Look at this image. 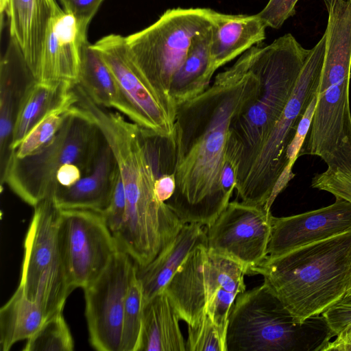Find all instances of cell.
I'll list each match as a JSON object with an SVG mask.
<instances>
[{
  "label": "cell",
  "mask_w": 351,
  "mask_h": 351,
  "mask_svg": "<svg viewBox=\"0 0 351 351\" xmlns=\"http://www.w3.org/2000/svg\"><path fill=\"white\" fill-rule=\"evenodd\" d=\"M351 301V275L349 280V283L348 286V289L346 290V294L341 302H350Z\"/></svg>",
  "instance_id": "41"
},
{
  "label": "cell",
  "mask_w": 351,
  "mask_h": 351,
  "mask_svg": "<svg viewBox=\"0 0 351 351\" xmlns=\"http://www.w3.org/2000/svg\"><path fill=\"white\" fill-rule=\"evenodd\" d=\"M77 84L95 104L119 111L121 96L116 81L99 52L88 40L81 47Z\"/></svg>",
  "instance_id": "27"
},
{
  "label": "cell",
  "mask_w": 351,
  "mask_h": 351,
  "mask_svg": "<svg viewBox=\"0 0 351 351\" xmlns=\"http://www.w3.org/2000/svg\"><path fill=\"white\" fill-rule=\"evenodd\" d=\"M134 265L119 250L102 274L83 289L89 341L97 350L120 351L124 302Z\"/></svg>",
  "instance_id": "15"
},
{
  "label": "cell",
  "mask_w": 351,
  "mask_h": 351,
  "mask_svg": "<svg viewBox=\"0 0 351 351\" xmlns=\"http://www.w3.org/2000/svg\"><path fill=\"white\" fill-rule=\"evenodd\" d=\"M45 319L40 306L29 300L19 285L0 309L1 350L8 351L16 342L29 339Z\"/></svg>",
  "instance_id": "26"
},
{
  "label": "cell",
  "mask_w": 351,
  "mask_h": 351,
  "mask_svg": "<svg viewBox=\"0 0 351 351\" xmlns=\"http://www.w3.org/2000/svg\"><path fill=\"white\" fill-rule=\"evenodd\" d=\"M272 216L264 206L230 202L206 226L208 250L238 263L250 275L267 256Z\"/></svg>",
  "instance_id": "13"
},
{
  "label": "cell",
  "mask_w": 351,
  "mask_h": 351,
  "mask_svg": "<svg viewBox=\"0 0 351 351\" xmlns=\"http://www.w3.org/2000/svg\"><path fill=\"white\" fill-rule=\"evenodd\" d=\"M57 5L56 0H8L10 38L19 47L34 77Z\"/></svg>",
  "instance_id": "19"
},
{
  "label": "cell",
  "mask_w": 351,
  "mask_h": 351,
  "mask_svg": "<svg viewBox=\"0 0 351 351\" xmlns=\"http://www.w3.org/2000/svg\"><path fill=\"white\" fill-rule=\"evenodd\" d=\"M204 245L207 247L204 226L186 223L150 263L143 267L136 265L144 304L164 289L193 251Z\"/></svg>",
  "instance_id": "21"
},
{
  "label": "cell",
  "mask_w": 351,
  "mask_h": 351,
  "mask_svg": "<svg viewBox=\"0 0 351 351\" xmlns=\"http://www.w3.org/2000/svg\"><path fill=\"white\" fill-rule=\"evenodd\" d=\"M263 282L298 322L340 302L351 275V231L267 256L250 275Z\"/></svg>",
  "instance_id": "3"
},
{
  "label": "cell",
  "mask_w": 351,
  "mask_h": 351,
  "mask_svg": "<svg viewBox=\"0 0 351 351\" xmlns=\"http://www.w3.org/2000/svg\"><path fill=\"white\" fill-rule=\"evenodd\" d=\"M34 81L19 47L10 38L0 69V171L12 152V132L21 104Z\"/></svg>",
  "instance_id": "18"
},
{
  "label": "cell",
  "mask_w": 351,
  "mask_h": 351,
  "mask_svg": "<svg viewBox=\"0 0 351 351\" xmlns=\"http://www.w3.org/2000/svg\"><path fill=\"white\" fill-rule=\"evenodd\" d=\"M186 351H226L225 342L208 315L197 324L188 326Z\"/></svg>",
  "instance_id": "32"
},
{
  "label": "cell",
  "mask_w": 351,
  "mask_h": 351,
  "mask_svg": "<svg viewBox=\"0 0 351 351\" xmlns=\"http://www.w3.org/2000/svg\"><path fill=\"white\" fill-rule=\"evenodd\" d=\"M259 84L249 49L204 92L177 106L176 187L166 203L183 223L207 226L229 204L220 179L230 127L256 97Z\"/></svg>",
  "instance_id": "1"
},
{
  "label": "cell",
  "mask_w": 351,
  "mask_h": 351,
  "mask_svg": "<svg viewBox=\"0 0 351 351\" xmlns=\"http://www.w3.org/2000/svg\"><path fill=\"white\" fill-rule=\"evenodd\" d=\"M125 210V192L118 169L110 204L106 210L102 213L104 218L113 235L119 230L123 223Z\"/></svg>",
  "instance_id": "34"
},
{
  "label": "cell",
  "mask_w": 351,
  "mask_h": 351,
  "mask_svg": "<svg viewBox=\"0 0 351 351\" xmlns=\"http://www.w3.org/2000/svg\"><path fill=\"white\" fill-rule=\"evenodd\" d=\"M328 13L324 58L310 130L300 156L351 173V1L322 0Z\"/></svg>",
  "instance_id": "4"
},
{
  "label": "cell",
  "mask_w": 351,
  "mask_h": 351,
  "mask_svg": "<svg viewBox=\"0 0 351 351\" xmlns=\"http://www.w3.org/2000/svg\"><path fill=\"white\" fill-rule=\"evenodd\" d=\"M211 26L194 38L184 60L173 77L169 94L176 109L178 105L204 92L211 83L215 72L210 54Z\"/></svg>",
  "instance_id": "24"
},
{
  "label": "cell",
  "mask_w": 351,
  "mask_h": 351,
  "mask_svg": "<svg viewBox=\"0 0 351 351\" xmlns=\"http://www.w3.org/2000/svg\"><path fill=\"white\" fill-rule=\"evenodd\" d=\"M298 0H269L257 15L267 27L280 28L287 19L295 14Z\"/></svg>",
  "instance_id": "35"
},
{
  "label": "cell",
  "mask_w": 351,
  "mask_h": 351,
  "mask_svg": "<svg viewBox=\"0 0 351 351\" xmlns=\"http://www.w3.org/2000/svg\"><path fill=\"white\" fill-rule=\"evenodd\" d=\"M24 242L19 286L36 302L46 318L63 311L71 291L69 288L58 241L61 209L52 197L34 206Z\"/></svg>",
  "instance_id": "11"
},
{
  "label": "cell",
  "mask_w": 351,
  "mask_h": 351,
  "mask_svg": "<svg viewBox=\"0 0 351 351\" xmlns=\"http://www.w3.org/2000/svg\"><path fill=\"white\" fill-rule=\"evenodd\" d=\"M317 94L308 106L305 112L301 118L296 132L289 143L287 152L286 159L287 164L276 182L272 191L269 206L271 207L278 195L287 186L289 182L293 178V167L300 157V151L304 145L306 138L310 130L311 121L315 110Z\"/></svg>",
  "instance_id": "31"
},
{
  "label": "cell",
  "mask_w": 351,
  "mask_h": 351,
  "mask_svg": "<svg viewBox=\"0 0 351 351\" xmlns=\"http://www.w3.org/2000/svg\"><path fill=\"white\" fill-rule=\"evenodd\" d=\"M333 337L322 315L297 322L263 282L237 295L226 351H319Z\"/></svg>",
  "instance_id": "6"
},
{
  "label": "cell",
  "mask_w": 351,
  "mask_h": 351,
  "mask_svg": "<svg viewBox=\"0 0 351 351\" xmlns=\"http://www.w3.org/2000/svg\"><path fill=\"white\" fill-rule=\"evenodd\" d=\"M105 141L99 126L75 104L57 134L41 150L23 158L10 156L0 171L1 184L5 183L34 207L52 196L57 187L56 174L62 167L75 164L89 174Z\"/></svg>",
  "instance_id": "7"
},
{
  "label": "cell",
  "mask_w": 351,
  "mask_h": 351,
  "mask_svg": "<svg viewBox=\"0 0 351 351\" xmlns=\"http://www.w3.org/2000/svg\"><path fill=\"white\" fill-rule=\"evenodd\" d=\"M91 45L99 52L116 81L121 96L119 111L142 128L171 136L174 121L130 57L125 37L112 34Z\"/></svg>",
  "instance_id": "14"
},
{
  "label": "cell",
  "mask_w": 351,
  "mask_h": 351,
  "mask_svg": "<svg viewBox=\"0 0 351 351\" xmlns=\"http://www.w3.org/2000/svg\"><path fill=\"white\" fill-rule=\"evenodd\" d=\"M86 176L84 171L77 165L67 164L57 172L56 177L57 187L71 186Z\"/></svg>",
  "instance_id": "38"
},
{
  "label": "cell",
  "mask_w": 351,
  "mask_h": 351,
  "mask_svg": "<svg viewBox=\"0 0 351 351\" xmlns=\"http://www.w3.org/2000/svg\"><path fill=\"white\" fill-rule=\"evenodd\" d=\"M322 315L335 337L351 323V301L340 302L325 311Z\"/></svg>",
  "instance_id": "37"
},
{
  "label": "cell",
  "mask_w": 351,
  "mask_h": 351,
  "mask_svg": "<svg viewBox=\"0 0 351 351\" xmlns=\"http://www.w3.org/2000/svg\"><path fill=\"white\" fill-rule=\"evenodd\" d=\"M77 100L78 97L73 87L66 99L49 112L32 128L19 145L12 151L10 155L23 158L41 150L57 134L71 108Z\"/></svg>",
  "instance_id": "28"
},
{
  "label": "cell",
  "mask_w": 351,
  "mask_h": 351,
  "mask_svg": "<svg viewBox=\"0 0 351 351\" xmlns=\"http://www.w3.org/2000/svg\"><path fill=\"white\" fill-rule=\"evenodd\" d=\"M106 141L115 157L126 196L123 223L114 237L120 250L137 267L150 263L184 223L155 194L156 179L165 174L161 162L145 145L139 128L122 124L110 129Z\"/></svg>",
  "instance_id": "2"
},
{
  "label": "cell",
  "mask_w": 351,
  "mask_h": 351,
  "mask_svg": "<svg viewBox=\"0 0 351 351\" xmlns=\"http://www.w3.org/2000/svg\"><path fill=\"white\" fill-rule=\"evenodd\" d=\"M311 186L351 202V173L326 169L313 176Z\"/></svg>",
  "instance_id": "33"
},
{
  "label": "cell",
  "mask_w": 351,
  "mask_h": 351,
  "mask_svg": "<svg viewBox=\"0 0 351 351\" xmlns=\"http://www.w3.org/2000/svg\"><path fill=\"white\" fill-rule=\"evenodd\" d=\"M326 47V35L311 49L295 88L280 117L261 145L243 177L236 184L237 198L271 210L269 199L287 162L286 152L299 122L317 94Z\"/></svg>",
  "instance_id": "10"
},
{
  "label": "cell",
  "mask_w": 351,
  "mask_h": 351,
  "mask_svg": "<svg viewBox=\"0 0 351 351\" xmlns=\"http://www.w3.org/2000/svg\"><path fill=\"white\" fill-rule=\"evenodd\" d=\"M176 187L175 173H165L158 177L154 185L157 199L166 202L173 195Z\"/></svg>",
  "instance_id": "39"
},
{
  "label": "cell",
  "mask_w": 351,
  "mask_h": 351,
  "mask_svg": "<svg viewBox=\"0 0 351 351\" xmlns=\"http://www.w3.org/2000/svg\"><path fill=\"white\" fill-rule=\"evenodd\" d=\"M351 231V202L335 197L330 205L288 217L272 216L267 256Z\"/></svg>",
  "instance_id": "16"
},
{
  "label": "cell",
  "mask_w": 351,
  "mask_h": 351,
  "mask_svg": "<svg viewBox=\"0 0 351 351\" xmlns=\"http://www.w3.org/2000/svg\"><path fill=\"white\" fill-rule=\"evenodd\" d=\"M69 82L42 83L34 81L26 92L14 124L11 151L51 110L61 104L72 91Z\"/></svg>",
  "instance_id": "25"
},
{
  "label": "cell",
  "mask_w": 351,
  "mask_h": 351,
  "mask_svg": "<svg viewBox=\"0 0 351 351\" xmlns=\"http://www.w3.org/2000/svg\"><path fill=\"white\" fill-rule=\"evenodd\" d=\"M143 306L142 287L137 278L134 265L125 298L120 351H138Z\"/></svg>",
  "instance_id": "29"
},
{
  "label": "cell",
  "mask_w": 351,
  "mask_h": 351,
  "mask_svg": "<svg viewBox=\"0 0 351 351\" xmlns=\"http://www.w3.org/2000/svg\"><path fill=\"white\" fill-rule=\"evenodd\" d=\"M117 171L115 157L106 140L93 171L71 186H58L51 197L61 210L84 209L102 213L110 204Z\"/></svg>",
  "instance_id": "20"
},
{
  "label": "cell",
  "mask_w": 351,
  "mask_h": 351,
  "mask_svg": "<svg viewBox=\"0 0 351 351\" xmlns=\"http://www.w3.org/2000/svg\"><path fill=\"white\" fill-rule=\"evenodd\" d=\"M73 339L62 311L47 317L27 340L24 351H71Z\"/></svg>",
  "instance_id": "30"
},
{
  "label": "cell",
  "mask_w": 351,
  "mask_h": 351,
  "mask_svg": "<svg viewBox=\"0 0 351 351\" xmlns=\"http://www.w3.org/2000/svg\"><path fill=\"white\" fill-rule=\"evenodd\" d=\"M8 0H0V11L2 15L3 12L6 10Z\"/></svg>",
  "instance_id": "42"
},
{
  "label": "cell",
  "mask_w": 351,
  "mask_h": 351,
  "mask_svg": "<svg viewBox=\"0 0 351 351\" xmlns=\"http://www.w3.org/2000/svg\"><path fill=\"white\" fill-rule=\"evenodd\" d=\"M267 26L257 15L215 12L210 54L215 71L265 38Z\"/></svg>",
  "instance_id": "22"
},
{
  "label": "cell",
  "mask_w": 351,
  "mask_h": 351,
  "mask_svg": "<svg viewBox=\"0 0 351 351\" xmlns=\"http://www.w3.org/2000/svg\"><path fill=\"white\" fill-rule=\"evenodd\" d=\"M88 40L75 18L56 6L50 21L35 80L42 83L77 84L81 63V47Z\"/></svg>",
  "instance_id": "17"
},
{
  "label": "cell",
  "mask_w": 351,
  "mask_h": 351,
  "mask_svg": "<svg viewBox=\"0 0 351 351\" xmlns=\"http://www.w3.org/2000/svg\"><path fill=\"white\" fill-rule=\"evenodd\" d=\"M350 1H351V0H350Z\"/></svg>",
  "instance_id": "43"
},
{
  "label": "cell",
  "mask_w": 351,
  "mask_h": 351,
  "mask_svg": "<svg viewBox=\"0 0 351 351\" xmlns=\"http://www.w3.org/2000/svg\"><path fill=\"white\" fill-rule=\"evenodd\" d=\"M181 320L162 290L144 304L138 351H186Z\"/></svg>",
  "instance_id": "23"
},
{
  "label": "cell",
  "mask_w": 351,
  "mask_h": 351,
  "mask_svg": "<svg viewBox=\"0 0 351 351\" xmlns=\"http://www.w3.org/2000/svg\"><path fill=\"white\" fill-rule=\"evenodd\" d=\"M252 67L259 89L252 101L232 121L226 158L237 169V182L251 162L295 88L311 49L290 33L265 47L253 46Z\"/></svg>",
  "instance_id": "5"
},
{
  "label": "cell",
  "mask_w": 351,
  "mask_h": 351,
  "mask_svg": "<svg viewBox=\"0 0 351 351\" xmlns=\"http://www.w3.org/2000/svg\"><path fill=\"white\" fill-rule=\"evenodd\" d=\"M334 337V340L328 341L319 351H351V323L342 328Z\"/></svg>",
  "instance_id": "40"
},
{
  "label": "cell",
  "mask_w": 351,
  "mask_h": 351,
  "mask_svg": "<svg viewBox=\"0 0 351 351\" xmlns=\"http://www.w3.org/2000/svg\"><path fill=\"white\" fill-rule=\"evenodd\" d=\"M58 241L71 292L95 281L119 250L102 213L91 210H61Z\"/></svg>",
  "instance_id": "12"
},
{
  "label": "cell",
  "mask_w": 351,
  "mask_h": 351,
  "mask_svg": "<svg viewBox=\"0 0 351 351\" xmlns=\"http://www.w3.org/2000/svg\"><path fill=\"white\" fill-rule=\"evenodd\" d=\"M64 10L73 15L80 30L87 34L89 23L104 0H60Z\"/></svg>",
  "instance_id": "36"
},
{
  "label": "cell",
  "mask_w": 351,
  "mask_h": 351,
  "mask_svg": "<svg viewBox=\"0 0 351 351\" xmlns=\"http://www.w3.org/2000/svg\"><path fill=\"white\" fill-rule=\"evenodd\" d=\"M245 275L240 264L204 245L188 256L163 290L187 326L208 315L226 342L232 305L245 291Z\"/></svg>",
  "instance_id": "8"
},
{
  "label": "cell",
  "mask_w": 351,
  "mask_h": 351,
  "mask_svg": "<svg viewBox=\"0 0 351 351\" xmlns=\"http://www.w3.org/2000/svg\"><path fill=\"white\" fill-rule=\"evenodd\" d=\"M215 12L200 8L169 9L151 25L125 37L130 57L174 121L176 108L169 94L173 77L194 38L212 25Z\"/></svg>",
  "instance_id": "9"
}]
</instances>
